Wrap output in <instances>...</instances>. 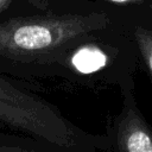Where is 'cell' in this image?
<instances>
[{"label":"cell","instance_id":"1","mask_svg":"<svg viewBox=\"0 0 152 152\" xmlns=\"http://www.w3.org/2000/svg\"><path fill=\"white\" fill-rule=\"evenodd\" d=\"M86 17H49L0 23L2 72L23 77H48L72 43L102 27Z\"/></svg>","mask_w":152,"mask_h":152},{"label":"cell","instance_id":"2","mask_svg":"<svg viewBox=\"0 0 152 152\" xmlns=\"http://www.w3.org/2000/svg\"><path fill=\"white\" fill-rule=\"evenodd\" d=\"M0 122L53 145L61 152H93L91 137L43 99L0 77Z\"/></svg>","mask_w":152,"mask_h":152},{"label":"cell","instance_id":"3","mask_svg":"<svg viewBox=\"0 0 152 152\" xmlns=\"http://www.w3.org/2000/svg\"><path fill=\"white\" fill-rule=\"evenodd\" d=\"M115 61L96 44L71 48L52 68L48 77H63L78 83L128 82L129 76L114 69Z\"/></svg>","mask_w":152,"mask_h":152},{"label":"cell","instance_id":"4","mask_svg":"<svg viewBox=\"0 0 152 152\" xmlns=\"http://www.w3.org/2000/svg\"><path fill=\"white\" fill-rule=\"evenodd\" d=\"M116 135L119 152H152V132L134 108L126 106Z\"/></svg>","mask_w":152,"mask_h":152},{"label":"cell","instance_id":"5","mask_svg":"<svg viewBox=\"0 0 152 152\" xmlns=\"http://www.w3.org/2000/svg\"><path fill=\"white\" fill-rule=\"evenodd\" d=\"M134 38L140 55L152 77V31L138 26L134 30Z\"/></svg>","mask_w":152,"mask_h":152},{"label":"cell","instance_id":"6","mask_svg":"<svg viewBox=\"0 0 152 152\" xmlns=\"http://www.w3.org/2000/svg\"><path fill=\"white\" fill-rule=\"evenodd\" d=\"M108 1L118 2V4H125V2H138V1H141V0H108Z\"/></svg>","mask_w":152,"mask_h":152},{"label":"cell","instance_id":"7","mask_svg":"<svg viewBox=\"0 0 152 152\" xmlns=\"http://www.w3.org/2000/svg\"><path fill=\"white\" fill-rule=\"evenodd\" d=\"M1 2H2V0H0V5H1Z\"/></svg>","mask_w":152,"mask_h":152}]
</instances>
